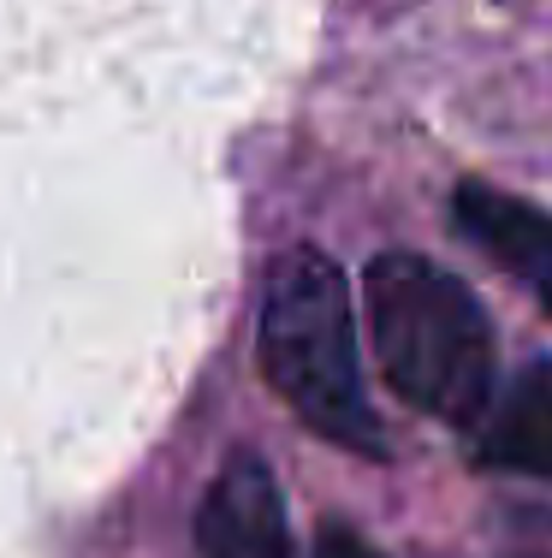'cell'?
I'll use <instances>...</instances> for the list:
<instances>
[{
  "label": "cell",
  "mask_w": 552,
  "mask_h": 558,
  "mask_svg": "<svg viewBox=\"0 0 552 558\" xmlns=\"http://www.w3.org/2000/svg\"><path fill=\"white\" fill-rule=\"evenodd\" d=\"M368 344L410 410L476 428L499 398V339L481 298L416 250H380L363 268Z\"/></svg>",
  "instance_id": "cell-1"
},
{
  "label": "cell",
  "mask_w": 552,
  "mask_h": 558,
  "mask_svg": "<svg viewBox=\"0 0 552 558\" xmlns=\"http://www.w3.org/2000/svg\"><path fill=\"white\" fill-rule=\"evenodd\" d=\"M196 558H292L285 494L261 458H226L196 511Z\"/></svg>",
  "instance_id": "cell-3"
},
{
  "label": "cell",
  "mask_w": 552,
  "mask_h": 558,
  "mask_svg": "<svg viewBox=\"0 0 552 558\" xmlns=\"http://www.w3.org/2000/svg\"><path fill=\"white\" fill-rule=\"evenodd\" d=\"M469 458L499 475H529L552 487V356L517 368L469 428Z\"/></svg>",
  "instance_id": "cell-5"
},
{
  "label": "cell",
  "mask_w": 552,
  "mask_h": 558,
  "mask_svg": "<svg viewBox=\"0 0 552 558\" xmlns=\"http://www.w3.org/2000/svg\"><path fill=\"white\" fill-rule=\"evenodd\" d=\"M256 356L268 387L304 428L321 440L387 458L375 404L363 387L357 356V315H351V279L327 250L292 244L268 262L261 279V322H256Z\"/></svg>",
  "instance_id": "cell-2"
},
{
  "label": "cell",
  "mask_w": 552,
  "mask_h": 558,
  "mask_svg": "<svg viewBox=\"0 0 552 558\" xmlns=\"http://www.w3.org/2000/svg\"><path fill=\"white\" fill-rule=\"evenodd\" d=\"M452 220L488 262H499L535 303L552 315V208L523 203V196L499 191V184H457Z\"/></svg>",
  "instance_id": "cell-4"
},
{
  "label": "cell",
  "mask_w": 552,
  "mask_h": 558,
  "mask_svg": "<svg viewBox=\"0 0 552 558\" xmlns=\"http://www.w3.org/2000/svg\"><path fill=\"white\" fill-rule=\"evenodd\" d=\"M309 558H387L375 547V541H363L357 529H345V523H327L321 535H315V553Z\"/></svg>",
  "instance_id": "cell-6"
}]
</instances>
